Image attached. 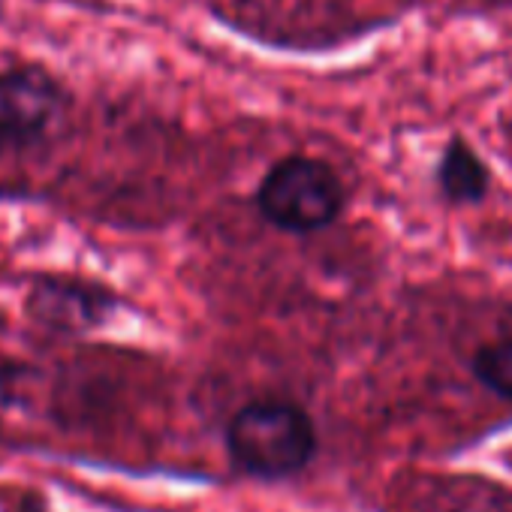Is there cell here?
<instances>
[{
    "instance_id": "1",
    "label": "cell",
    "mask_w": 512,
    "mask_h": 512,
    "mask_svg": "<svg viewBox=\"0 0 512 512\" xmlns=\"http://www.w3.org/2000/svg\"><path fill=\"white\" fill-rule=\"evenodd\" d=\"M226 446L244 473L256 479H290L311 464L317 428L293 401H253L232 416Z\"/></svg>"
},
{
    "instance_id": "2",
    "label": "cell",
    "mask_w": 512,
    "mask_h": 512,
    "mask_svg": "<svg viewBox=\"0 0 512 512\" xmlns=\"http://www.w3.org/2000/svg\"><path fill=\"white\" fill-rule=\"evenodd\" d=\"M256 202L272 226L305 235L338 220L344 208V184L323 160L284 157L263 178Z\"/></svg>"
},
{
    "instance_id": "3",
    "label": "cell",
    "mask_w": 512,
    "mask_h": 512,
    "mask_svg": "<svg viewBox=\"0 0 512 512\" xmlns=\"http://www.w3.org/2000/svg\"><path fill=\"white\" fill-rule=\"evenodd\" d=\"M64 109L67 94L49 70L37 64L0 70V145L28 148L43 142L64 118Z\"/></svg>"
},
{
    "instance_id": "4",
    "label": "cell",
    "mask_w": 512,
    "mask_h": 512,
    "mask_svg": "<svg viewBox=\"0 0 512 512\" xmlns=\"http://www.w3.org/2000/svg\"><path fill=\"white\" fill-rule=\"evenodd\" d=\"M31 308H34L37 320H43L46 326L76 332V329L94 326L106 314L109 299L100 293H91L85 287H76V284H49L34 293Z\"/></svg>"
},
{
    "instance_id": "5",
    "label": "cell",
    "mask_w": 512,
    "mask_h": 512,
    "mask_svg": "<svg viewBox=\"0 0 512 512\" xmlns=\"http://www.w3.org/2000/svg\"><path fill=\"white\" fill-rule=\"evenodd\" d=\"M440 190L449 202H479L488 193V169L464 139H452L437 166Z\"/></svg>"
},
{
    "instance_id": "6",
    "label": "cell",
    "mask_w": 512,
    "mask_h": 512,
    "mask_svg": "<svg viewBox=\"0 0 512 512\" xmlns=\"http://www.w3.org/2000/svg\"><path fill=\"white\" fill-rule=\"evenodd\" d=\"M473 374L488 392L512 401V338L482 344L473 356Z\"/></svg>"
}]
</instances>
